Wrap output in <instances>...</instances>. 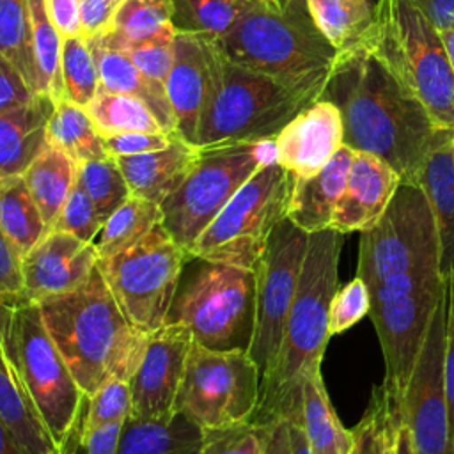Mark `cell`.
<instances>
[{
	"instance_id": "f1b7e54d",
	"label": "cell",
	"mask_w": 454,
	"mask_h": 454,
	"mask_svg": "<svg viewBox=\"0 0 454 454\" xmlns=\"http://www.w3.org/2000/svg\"><path fill=\"white\" fill-rule=\"evenodd\" d=\"M23 179L46 227L51 229L76 184V161L46 142L23 172Z\"/></svg>"
},
{
	"instance_id": "94428289",
	"label": "cell",
	"mask_w": 454,
	"mask_h": 454,
	"mask_svg": "<svg viewBox=\"0 0 454 454\" xmlns=\"http://www.w3.org/2000/svg\"><path fill=\"white\" fill-rule=\"evenodd\" d=\"M0 454H28L2 420H0Z\"/></svg>"
},
{
	"instance_id": "db71d44e",
	"label": "cell",
	"mask_w": 454,
	"mask_h": 454,
	"mask_svg": "<svg viewBox=\"0 0 454 454\" xmlns=\"http://www.w3.org/2000/svg\"><path fill=\"white\" fill-rule=\"evenodd\" d=\"M122 0H80L82 34L89 39L103 32Z\"/></svg>"
},
{
	"instance_id": "d6a6232c",
	"label": "cell",
	"mask_w": 454,
	"mask_h": 454,
	"mask_svg": "<svg viewBox=\"0 0 454 454\" xmlns=\"http://www.w3.org/2000/svg\"><path fill=\"white\" fill-rule=\"evenodd\" d=\"M46 142L64 151L76 163L106 158L103 135L83 106L66 98L55 103L46 128Z\"/></svg>"
},
{
	"instance_id": "f546056e",
	"label": "cell",
	"mask_w": 454,
	"mask_h": 454,
	"mask_svg": "<svg viewBox=\"0 0 454 454\" xmlns=\"http://www.w3.org/2000/svg\"><path fill=\"white\" fill-rule=\"evenodd\" d=\"M300 424L314 454H348L351 429L340 424L326 394L321 371L303 383Z\"/></svg>"
},
{
	"instance_id": "6da1fadb",
	"label": "cell",
	"mask_w": 454,
	"mask_h": 454,
	"mask_svg": "<svg viewBox=\"0 0 454 454\" xmlns=\"http://www.w3.org/2000/svg\"><path fill=\"white\" fill-rule=\"evenodd\" d=\"M323 98L340 110L344 145L381 158L401 183H417L440 128L367 44L340 53Z\"/></svg>"
},
{
	"instance_id": "e575fe53",
	"label": "cell",
	"mask_w": 454,
	"mask_h": 454,
	"mask_svg": "<svg viewBox=\"0 0 454 454\" xmlns=\"http://www.w3.org/2000/svg\"><path fill=\"white\" fill-rule=\"evenodd\" d=\"M85 110L103 137L129 131H163L160 121L142 99L106 90L101 85Z\"/></svg>"
},
{
	"instance_id": "3957f363",
	"label": "cell",
	"mask_w": 454,
	"mask_h": 454,
	"mask_svg": "<svg viewBox=\"0 0 454 454\" xmlns=\"http://www.w3.org/2000/svg\"><path fill=\"white\" fill-rule=\"evenodd\" d=\"M37 305L48 333L85 395H92L108 380L129 381L149 333L128 321L98 266L80 289L48 296Z\"/></svg>"
},
{
	"instance_id": "4fadbf2b",
	"label": "cell",
	"mask_w": 454,
	"mask_h": 454,
	"mask_svg": "<svg viewBox=\"0 0 454 454\" xmlns=\"http://www.w3.org/2000/svg\"><path fill=\"white\" fill-rule=\"evenodd\" d=\"M261 374L248 351H216L193 344L176 397V411L200 427H218L252 419L257 410Z\"/></svg>"
},
{
	"instance_id": "9c48e42d",
	"label": "cell",
	"mask_w": 454,
	"mask_h": 454,
	"mask_svg": "<svg viewBox=\"0 0 454 454\" xmlns=\"http://www.w3.org/2000/svg\"><path fill=\"white\" fill-rule=\"evenodd\" d=\"M294 176L277 161L262 165L202 231L190 255L257 270L271 231L287 218Z\"/></svg>"
},
{
	"instance_id": "7dc6e473",
	"label": "cell",
	"mask_w": 454,
	"mask_h": 454,
	"mask_svg": "<svg viewBox=\"0 0 454 454\" xmlns=\"http://www.w3.org/2000/svg\"><path fill=\"white\" fill-rule=\"evenodd\" d=\"M101 225L103 218L99 216L94 202L82 186L74 184L51 229L69 232L85 243H92Z\"/></svg>"
},
{
	"instance_id": "cb8c5ba5",
	"label": "cell",
	"mask_w": 454,
	"mask_h": 454,
	"mask_svg": "<svg viewBox=\"0 0 454 454\" xmlns=\"http://www.w3.org/2000/svg\"><path fill=\"white\" fill-rule=\"evenodd\" d=\"M355 151L342 145L333 158L310 177H294L287 218L305 232L328 229L346 186Z\"/></svg>"
},
{
	"instance_id": "e7e4bbea",
	"label": "cell",
	"mask_w": 454,
	"mask_h": 454,
	"mask_svg": "<svg viewBox=\"0 0 454 454\" xmlns=\"http://www.w3.org/2000/svg\"><path fill=\"white\" fill-rule=\"evenodd\" d=\"M351 2L360 4V5H372V2H371V0H351Z\"/></svg>"
},
{
	"instance_id": "ee69618b",
	"label": "cell",
	"mask_w": 454,
	"mask_h": 454,
	"mask_svg": "<svg viewBox=\"0 0 454 454\" xmlns=\"http://www.w3.org/2000/svg\"><path fill=\"white\" fill-rule=\"evenodd\" d=\"M174 27H167L165 30L158 32L149 39L138 43H126L112 48H119L124 53H128V57L135 62V66L142 71L145 78L165 87L174 60Z\"/></svg>"
},
{
	"instance_id": "7c38bea8",
	"label": "cell",
	"mask_w": 454,
	"mask_h": 454,
	"mask_svg": "<svg viewBox=\"0 0 454 454\" xmlns=\"http://www.w3.org/2000/svg\"><path fill=\"white\" fill-rule=\"evenodd\" d=\"M188 252L158 223L126 250L98 261L128 321L151 333L165 325Z\"/></svg>"
},
{
	"instance_id": "003e7915",
	"label": "cell",
	"mask_w": 454,
	"mask_h": 454,
	"mask_svg": "<svg viewBox=\"0 0 454 454\" xmlns=\"http://www.w3.org/2000/svg\"><path fill=\"white\" fill-rule=\"evenodd\" d=\"M388 454H390V452H388Z\"/></svg>"
},
{
	"instance_id": "8992f818",
	"label": "cell",
	"mask_w": 454,
	"mask_h": 454,
	"mask_svg": "<svg viewBox=\"0 0 454 454\" xmlns=\"http://www.w3.org/2000/svg\"><path fill=\"white\" fill-rule=\"evenodd\" d=\"M309 105L277 78L231 62L209 39V82L195 145L273 140Z\"/></svg>"
},
{
	"instance_id": "11a10c76",
	"label": "cell",
	"mask_w": 454,
	"mask_h": 454,
	"mask_svg": "<svg viewBox=\"0 0 454 454\" xmlns=\"http://www.w3.org/2000/svg\"><path fill=\"white\" fill-rule=\"evenodd\" d=\"M44 5L62 39L82 34L80 0H44Z\"/></svg>"
},
{
	"instance_id": "9a60e30c",
	"label": "cell",
	"mask_w": 454,
	"mask_h": 454,
	"mask_svg": "<svg viewBox=\"0 0 454 454\" xmlns=\"http://www.w3.org/2000/svg\"><path fill=\"white\" fill-rule=\"evenodd\" d=\"M443 291L445 280L440 278L413 293L371 301L369 317L385 360L381 387L392 403L403 401Z\"/></svg>"
},
{
	"instance_id": "44dd1931",
	"label": "cell",
	"mask_w": 454,
	"mask_h": 454,
	"mask_svg": "<svg viewBox=\"0 0 454 454\" xmlns=\"http://www.w3.org/2000/svg\"><path fill=\"white\" fill-rule=\"evenodd\" d=\"M209 82V39L193 34L174 37V60L165 82V92L176 119L177 135L197 144V129L206 103Z\"/></svg>"
},
{
	"instance_id": "680465c9",
	"label": "cell",
	"mask_w": 454,
	"mask_h": 454,
	"mask_svg": "<svg viewBox=\"0 0 454 454\" xmlns=\"http://www.w3.org/2000/svg\"><path fill=\"white\" fill-rule=\"evenodd\" d=\"M264 454H293L291 442H289L287 420L271 422V429H270V436H268Z\"/></svg>"
},
{
	"instance_id": "8d00e7d4",
	"label": "cell",
	"mask_w": 454,
	"mask_h": 454,
	"mask_svg": "<svg viewBox=\"0 0 454 454\" xmlns=\"http://www.w3.org/2000/svg\"><path fill=\"white\" fill-rule=\"evenodd\" d=\"M254 0H170V23L179 34L223 37Z\"/></svg>"
},
{
	"instance_id": "816d5d0a",
	"label": "cell",
	"mask_w": 454,
	"mask_h": 454,
	"mask_svg": "<svg viewBox=\"0 0 454 454\" xmlns=\"http://www.w3.org/2000/svg\"><path fill=\"white\" fill-rule=\"evenodd\" d=\"M23 294L21 257L0 229V300Z\"/></svg>"
},
{
	"instance_id": "60d3db41",
	"label": "cell",
	"mask_w": 454,
	"mask_h": 454,
	"mask_svg": "<svg viewBox=\"0 0 454 454\" xmlns=\"http://www.w3.org/2000/svg\"><path fill=\"white\" fill-rule=\"evenodd\" d=\"M76 184L94 202L103 222L131 195L117 160L112 156L76 163Z\"/></svg>"
},
{
	"instance_id": "d4e9b609",
	"label": "cell",
	"mask_w": 454,
	"mask_h": 454,
	"mask_svg": "<svg viewBox=\"0 0 454 454\" xmlns=\"http://www.w3.org/2000/svg\"><path fill=\"white\" fill-rule=\"evenodd\" d=\"M55 101L37 94L30 101L0 112V177L23 176L46 145V128Z\"/></svg>"
},
{
	"instance_id": "be15d7a7",
	"label": "cell",
	"mask_w": 454,
	"mask_h": 454,
	"mask_svg": "<svg viewBox=\"0 0 454 454\" xmlns=\"http://www.w3.org/2000/svg\"><path fill=\"white\" fill-rule=\"evenodd\" d=\"M440 35L443 39V44H445V50H447V55H449V62H450V67H452V73H454V27L440 30Z\"/></svg>"
},
{
	"instance_id": "5bb4252c",
	"label": "cell",
	"mask_w": 454,
	"mask_h": 454,
	"mask_svg": "<svg viewBox=\"0 0 454 454\" xmlns=\"http://www.w3.org/2000/svg\"><path fill=\"white\" fill-rule=\"evenodd\" d=\"M309 232L284 218L270 234L257 266L255 328L248 355L255 362L261 383L275 367L284 328L294 300Z\"/></svg>"
},
{
	"instance_id": "8fae6325",
	"label": "cell",
	"mask_w": 454,
	"mask_h": 454,
	"mask_svg": "<svg viewBox=\"0 0 454 454\" xmlns=\"http://www.w3.org/2000/svg\"><path fill=\"white\" fill-rule=\"evenodd\" d=\"M404 273H440L436 220L426 193L415 183L397 186L383 215L360 232L358 245L356 277L367 287Z\"/></svg>"
},
{
	"instance_id": "91938a15",
	"label": "cell",
	"mask_w": 454,
	"mask_h": 454,
	"mask_svg": "<svg viewBox=\"0 0 454 454\" xmlns=\"http://www.w3.org/2000/svg\"><path fill=\"white\" fill-rule=\"evenodd\" d=\"M287 429H289V442H291V450L293 454H314L310 449L303 427L298 420H287Z\"/></svg>"
},
{
	"instance_id": "603a6c76",
	"label": "cell",
	"mask_w": 454,
	"mask_h": 454,
	"mask_svg": "<svg viewBox=\"0 0 454 454\" xmlns=\"http://www.w3.org/2000/svg\"><path fill=\"white\" fill-rule=\"evenodd\" d=\"M199 153L200 147L176 135L160 151L119 156L115 160L131 195L161 204L183 183Z\"/></svg>"
},
{
	"instance_id": "d6986e66",
	"label": "cell",
	"mask_w": 454,
	"mask_h": 454,
	"mask_svg": "<svg viewBox=\"0 0 454 454\" xmlns=\"http://www.w3.org/2000/svg\"><path fill=\"white\" fill-rule=\"evenodd\" d=\"M275 161L294 177L317 174L344 145L340 110L321 98L296 114L273 138Z\"/></svg>"
},
{
	"instance_id": "1f68e13d",
	"label": "cell",
	"mask_w": 454,
	"mask_h": 454,
	"mask_svg": "<svg viewBox=\"0 0 454 454\" xmlns=\"http://www.w3.org/2000/svg\"><path fill=\"white\" fill-rule=\"evenodd\" d=\"M0 229L20 257H23L50 231L23 176L0 177Z\"/></svg>"
},
{
	"instance_id": "4316f807",
	"label": "cell",
	"mask_w": 454,
	"mask_h": 454,
	"mask_svg": "<svg viewBox=\"0 0 454 454\" xmlns=\"http://www.w3.org/2000/svg\"><path fill=\"white\" fill-rule=\"evenodd\" d=\"M0 420L28 454H57L0 335Z\"/></svg>"
},
{
	"instance_id": "e0dca14e",
	"label": "cell",
	"mask_w": 454,
	"mask_h": 454,
	"mask_svg": "<svg viewBox=\"0 0 454 454\" xmlns=\"http://www.w3.org/2000/svg\"><path fill=\"white\" fill-rule=\"evenodd\" d=\"M192 346V333L183 325H163L149 333L142 360L128 381L131 417L167 420L176 413V397Z\"/></svg>"
},
{
	"instance_id": "484cf974",
	"label": "cell",
	"mask_w": 454,
	"mask_h": 454,
	"mask_svg": "<svg viewBox=\"0 0 454 454\" xmlns=\"http://www.w3.org/2000/svg\"><path fill=\"white\" fill-rule=\"evenodd\" d=\"M89 46L98 64L101 87L112 92L129 94L142 99L153 110L163 131L177 133L176 119L163 85L145 78L142 71L135 66V62L128 57V53H124L122 50L106 46L94 37L89 39Z\"/></svg>"
},
{
	"instance_id": "ac0fdd59",
	"label": "cell",
	"mask_w": 454,
	"mask_h": 454,
	"mask_svg": "<svg viewBox=\"0 0 454 454\" xmlns=\"http://www.w3.org/2000/svg\"><path fill=\"white\" fill-rule=\"evenodd\" d=\"M96 266L98 254L92 243L50 229L21 257L23 294L37 303L48 296L76 291L87 284Z\"/></svg>"
},
{
	"instance_id": "f907efd6",
	"label": "cell",
	"mask_w": 454,
	"mask_h": 454,
	"mask_svg": "<svg viewBox=\"0 0 454 454\" xmlns=\"http://www.w3.org/2000/svg\"><path fill=\"white\" fill-rule=\"evenodd\" d=\"M35 96L23 74L0 55V112L23 105Z\"/></svg>"
},
{
	"instance_id": "30bf717a",
	"label": "cell",
	"mask_w": 454,
	"mask_h": 454,
	"mask_svg": "<svg viewBox=\"0 0 454 454\" xmlns=\"http://www.w3.org/2000/svg\"><path fill=\"white\" fill-rule=\"evenodd\" d=\"M270 161H275L273 140L200 147L183 183L160 204L161 225L190 252L243 183Z\"/></svg>"
},
{
	"instance_id": "6125c7cd",
	"label": "cell",
	"mask_w": 454,
	"mask_h": 454,
	"mask_svg": "<svg viewBox=\"0 0 454 454\" xmlns=\"http://www.w3.org/2000/svg\"><path fill=\"white\" fill-rule=\"evenodd\" d=\"M273 2L282 12L294 14V16H310L307 0H273Z\"/></svg>"
},
{
	"instance_id": "9f6ffc18",
	"label": "cell",
	"mask_w": 454,
	"mask_h": 454,
	"mask_svg": "<svg viewBox=\"0 0 454 454\" xmlns=\"http://www.w3.org/2000/svg\"><path fill=\"white\" fill-rule=\"evenodd\" d=\"M390 454H417L411 440L408 424L404 422L397 403H392V422H390Z\"/></svg>"
},
{
	"instance_id": "ab89813d",
	"label": "cell",
	"mask_w": 454,
	"mask_h": 454,
	"mask_svg": "<svg viewBox=\"0 0 454 454\" xmlns=\"http://www.w3.org/2000/svg\"><path fill=\"white\" fill-rule=\"evenodd\" d=\"M60 71L64 98L85 108L99 89V73L89 39L83 34L62 39Z\"/></svg>"
},
{
	"instance_id": "836d02e7",
	"label": "cell",
	"mask_w": 454,
	"mask_h": 454,
	"mask_svg": "<svg viewBox=\"0 0 454 454\" xmlns=\"http://www.w3.org/2000/svg\"><path fill=\"white\" fill-rule=\"evenodd\" d=\"M161 207L156 202L129 195L99 227L92 247L98 261L115 255L142 239L153 227L161 223Z\"/></svg>"
},
{
	"instance_id": "b9f144b4",
	"label": "cell",
	"mask_w": 454,
	"mask_h": 454,
	"mask_svg": "<svg viewBox=\"0 0 454 454\" xmlns=\"http://www.w3.org/2000/svg\"><path fill=\"white\" fill-rule=\"evenodd\" d=\"M271 424L241 420L218 427H202L200 454H264Z\"/></svg>"
},
{
	"instance_id": "03108f58",
	"label": "cell",
	"mask_w": 454,
	"mask_h": 454,
	"mask_svg": "<svg viewBox=\"0 0 454 454\" xmlns=\"http://www.w3.org/2000/svg\"><path fill=\"white\" fill-rule=\"evenodd\" d=\"M266 2H271V4H275V2H273V0H266Z\"/></svg>"
},
{
	"instance_id": "74e56055",
	"label": "cell",
	"mask_w": 454,
	"mask_h": 454,
	"mask_svg": "<svg viewBox=\"0 0 454 454\" xmlns=\"http://www.w3.org/2000/svg\"><path fill=\"white\" fill-rule=\"evenodd\" d=\"M32 50L37 67V94L50 96L55 103L64 99V82L60 71L62 37L55 28L44 0H28Z\"/></svg>"
},
{
	"instance_id": "83f0119b",
	"label": "cell",
	"mask_w": 454,
	"mask_h": 454,
	"mask_svg": "<svg viewBox=\"0 0 454 454\" xmlns=\"http://www.w3.org/2000/svg\"><path fill=\"white\" fill-rule=\"evenodd\" d=\"M202 427L176 411L167 420L128 417L117 454H200Z\"/></svg>"
},
{
	"instance_id": "4dcf8cb0",
	"label": "cell",
	"mask_w": 454,
	"mask_h": 454,
	"mask_svg": "<svg viewBox=\"0 0 454 454\" xmlns=\"http://www.w3.org/2000/svg\"><path fill=\"white\" fill-rule=\"evenodd\" d=\"M316 28L339 51L365 44L374 23V4L360 5L351 0H307Z\"/></svg>"
},
{
	"instance_id": "c3c4849f",
	"label": "cell",
	"mask_w": 454,
	"mask_h": 454,
	"mask_svg": "<svg viewBox=\"0 0 454 454\" xmlns=\"http://www.w3.org/2000/svg\"><path fill=\"white\" fill-rule=\"evenodd\" d=\"M177 133H147V131H129L103 137V145L108 156H135L144 153H153L167 147Z\"/></svg>"
},
{
	"instance_id": "ffe728a7",
	"label": "cell",
	"mask_w": 454,
	"mask_h": 454,
	"mask_svg": "<svg viewBox=\"0 0 454 454\" xmlns=\"http://www.w3.org/2000/svg\"><path fill=\"white\" fill-rule=\"evenodd\" d=\"M399 184V174L387 161L355 151L330 227L342 234L369 229L383 215Z\"/></svg>"
},
{
	"instance_id": "6f0895ef",
	"label": "cell",
	"mask_w": 454,
	"mask_h": 454,
	"mask_svg": "<svg viewBox=\"0 0 454 454\" xmlns=\"http://www.w3.org/2000/svg\"><path fill=\"white\" fill-rule=\"evenodd\" d=\"M438 30L454 27V0H413Z\"/></svg>"
},
{
	"instance_id": "d590c367",
	"label": "cell",
	"mask_w": 454,
	"mask_h": 454,
	"mask_svg": "<svg viewBox=\"0 0 454 454\" xmlns=\"http://www.w3.org/2000/svg\"><path fill=\"white\" fill-rule=\"evenodd\" d=\"M170 0H122L110 25L92 35L108 46L138 43L172 27Z\"/></svg>"
},
{
	"instance_id": "bcb514c9",
	"label": "cell",
	"mask_w": 454,
	"mask_h": 454,
	"mask_svg": "<svg viewBox=\"0 0 454 454\" xmlns=\"http://www.w3.org/2000/svg\"><path fill=\"white\" fill-rule=\"evenodd\" d=\"M371 309V294L367 284L355 275L348 284L337 287L328 312L330 335L342 333L360 323Z\"/></svg>"
},
{
	"instance_id": "7402d4cb",
	"label": "cell",
	"mask_w": 454,
	"mask_h": 454,
	"mask_svg": "<svg viewBox=\"0 0 454 454\" xmlns=\"http://www.w3.org/2000/svg\"><path fill=\"white\" fill-rule=\"evenodd\" d=\"M433 209L440 236V273L454 271V129H438L417 183Z\"/></svg>"
},
{
	"instance_id": "277c9868",
	"label": "cell",
	"mask_w": 454,
	"mask_h": 454,
	"mask_svg": "<svg viewBox=\"0 0 454 454\" xmlns=\"http://www.w3.org/2000/svg\"><path fill=\"white\" fill-rule=\"evenodd\" d=\"M216 44L231 62L277 78L309 103L323 98L340 57L310 16L266 0H254Z\"/></svg>"
},
{
	"instance_id": "f35d334b",
	"label": "cell",
	"mask_w": 454,
	"mask_h": 454,
	"mask_svg": "<svg viewBox=\"0 0 454 454\" xmlns=\"http://www.w3.org/2000/svg\"><path fill=\"white\" fill-rule=\"evenodd\" d=\"M0 55H4L37 94V67L32 50L28 0H0Z\"/></svg>"
},
{
	"instance_id": "f5cc1de1",
	"label": "cell",
	"mask_w": 454,
	"mask_h": 454,
	"mask_svg": "<svg viewBox=\"0 0 454 454\" xmlns=\"http://www.w3.org/2000/svg\"><path fill=\"white\" fill-rule=\"evenodd\" d=\"M122 426L124 420H115L83 431L78 438V447L74 454H117Z\"/></svg>"
},
{
	"instance_id": "ba28073f",
	"label": "cell",
	"mask_w": 454,
	"mask_h": 454,
	"mask_svg": "<svg viewBox=\"0 0 454 454\" xmlns=\"http://www.w3.org/2000/svg\"><path fill=\"white\" fill-rule=\"evenodd\" d=\"M257 271L186 257L165 325H183L193 344L216 351H248L255 328Z\"/></svg>"
},
{
	"instance_id": "2e32d148",
	"label": "cell",
	"mask_w": 454,
	"mask_h": 454,
	"mask_svg": "<svg viewBox=\"0 0 454 454\" xmlns=\"http://www.w3.org/2000/svg\"><path fill=\"white\" fill-rule=\"evenodd\" d=\"M445 291L434 309L424 346L403 401L397 404L410 427L417 454H454L449 434V411L443 378Z\"/></svg>"
},
{
	"instance_id": "7bdbcfd3",
	"label": "cell",
	"mask_w": 454,
	"mask_h": 454,
	"mask_svg": "<svg viewBox=\"0 0 454 454\" xmlns=\"http://www.w3.org/2000/svg\"><path fill=\"white\" fill-rule=\"evenodd\" d=\"M392 401L383 387H376L360 422L351 429L348 454H388L390 452Z\"/></svg>"
},
{
	"instance_id": "681fc988",
	"label": "cell",
	"mask_w": 454,
	"mask_h": 454,
	"mask_svg": "<svg viewBox=\"0 0 454 454\" xmlns=\"http://www.w3.org/2000/svg\"><path fill=\"white\" fill-rule=\"evenodd\" d=\"M445 280V351H443V378L449 411V434L454 449V271Z\"/></svg>"
},
{
	"instance_id": "f6af8a7d",
	"label": "cell",
	"mask_w": 454,
	"mask_h": 454,
	"mask_svg": "<svg viewBox=\"0 0 454 454\" xmlns=\"http://www.w3.org/2000/svg\"><path fill=\"white\" fill-rule=\"evenodd\" d=\"M131 415V392L126 380H108L92 395H87L80 434L98 426L126 420Z\"/></svg>"
},
{
	"instance_id": "5b68a950",
	"label": "cell",
	"mask_w": 454,
	"mask_h": 454,
	"mask_svg": "<svg viewBox=\"0 0 454 454\" xmlns=\"http://www.w3.org/2000/svg\"><path fill=\"white\" fill-rule=\"evenodd\" d=\"M0 335L57 454H74L87 395L25 294L0 300Z\"/></svg>"
},
{
	"instance_id": "52a82bcc",
	"label": "cell",
	"mask_w": 454,
	"mask_h": 454,
	"mask_svg": "<svg viewBox=\"0 0 454 454\" xmlns=\"http://www.w3.org/2000/svg\"><path fill=\"white\" fill-rule=\"evenodd\" d=\"M365 44L422 103L440 129H454V73L440 30L413 0H378Z\"/></svg>"
},
{
	"instance_id": "7a4b0ae2",
	"label": "cell",
	"mask_w": 454,
	"mask_h": 454,
	"mask_svg": "<svg viewBox=\"0 0 454 454\" xmlns=\"http://www.w3.org/2000/svg\"><path fill=\"white\" fill-rule=\"evenodd\" d=\"M344 236L332 227L309 234L280 351L273 371L261 383L257 410L250 420L264 424L275 420L300 422L303 383L321 371L330 339L328 312L339 287V257Z\"/></svg>"
}]
</instances>
